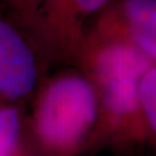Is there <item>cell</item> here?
<instances>
[{
  "mask_svg": "<svg viewBox=\"0 0 156 156\" xmlns=\"http://www.w3.org/2000/svg\"><path fill=\"white\" fill-rule=\"evenodd\" d=\"M37 82L31 48L18 30L0 20V95L16 100L27 95Z\"/></svg>",
  "mask_w": 156,
  "mask_h": 156,
  "instance_id": "3957f363",
  "label": "cell"
},
{
  "mask_svg": "<svg viewBox=\"0 0 156 156\" xmlns=\"http://www.w3.org/2000/svg\"><path fill=\"white\" fill-rule=\"evenodd\" d=\"M139 101L143 126L156 135V64L151 66L142 78Z\"/></svg>",
  "mask_w": 156,
  "mask_h": 156,
  "instance_id": "5b68a950",
  "label": "cell"
},
{
  "mask_svg": "<svg viewBox=\"0 0 156 156\" xmlns=\"http://www.w3.org/2000/svg\"><path fill=\"white\" fill-rule=\"evenodd\" d=\"M18 112L14 108L0 109V156H11L20 138Z\"/></svg>",
  "mask_w": 156,
  "mask_h": 156,
  "instance_id": "8992f818",
  "label": "cell"
},
{
  "mask_svg": "<svg viewBox=\"0 0 156 156\" xmlns=\"http://www.w3.org/2000/svg\"><path fill=\"white\" fill-rule=\"evenodd\" d=\"M98 117V95L87 80L64 76L48 86L39 101L38 134L55 148H72L91 130Z\"/></svg>",
  "mask_w": 156,
  "mask_h": 156,
  "instance_id": "7a4b0ae2",
  "label": "cell"
},
{
  "mask_svg": "<svg viewBox=\"0 0 156 156\" xmlns=\"http://www.w3.org/2000/svg\"><path fill=\"white\" fill-rule=\"evenodd\" d=\"M109 30V37L133 44L156 64V0H121Z\"/></svg>",
  "mask_w": 156,
  "mask_h": 156,
  "instance_id": "277c9868",
  "label": "cell"
},
{
  "mask_svg": "<svg viewBox=\"0 0 156 156\" xmlns=\"http://www.w3.org/2000/svg\"><path fill=\"white\" fill-rule=\"evenodd\" d=\"M154 62L120 38L109 37L94 61L96 85L107 113L128 129L142 126L139 86Z\"/></svg>",
  "mask_w": 156,
  "mask_h": 156,
  "instance_id": "6da1fadb",
  "label": "cell"
},
{
  "mask_svg": "<svg viewBox=\"0 0 156 156\" xmlns=\"http://www.w3.org/2000/svg\"><path fill=\"white\" fill-rule=\"evenodd\" d=\"M73 2L82 13L90 14L107 7L112 0H73Z\"/></svg>",
  "mask_w": 156,
  "mask_h": 156,
  "instance_id": "52a82bcc",
  "label": "cell"
}]
</instances>
